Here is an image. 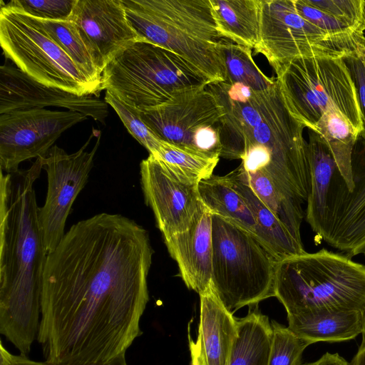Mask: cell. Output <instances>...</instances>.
I'll list each match as a JSON object with an SVG mask.
<instances>
[{"label": "cell", "instance_id": "obj_1", "mask_svg": "<svg viewBox=\"0 0 365 365\" xmlns=\"http://www.w3.org/2000/svg\"><path fill=\"white\" fill-rule=\"evenodd\" d=\"M153 254L148 231L121 215L71 227L43 275L37 339L46 361L100 364L125 354L141 334Z\"/></svg>", "mask_w": 365, "mask_h": 365}, {"label": "cell", "instance_id": "obj_2", "mask_svg": "<svg viewBox=\"0 0 365 365\" xmlns=\"http://www.w3.org/2000/svg\"><path fill=\"white\" fill-rule=\"evenodd\" d=\"M40 157L25 170L0 175V332L26 356L38 336L48 256L34 182Z\"/></svg>", "mask_w": 365, "mask_h": 365}, {"label": "cell", "instance_id": "obj_3", "mask_svg": "<svg viewBox=\"0 0 365 365\" xmlns=\"http://www.w3.org/2000/svg\"><path fill=\"white\" fill-rule=\"evenodd\" d=\"M223 109L218 127L220 157L241 159L246 170L259 169L275 185L302 203L311 191L305 127L287 110L277 81L255 91L221 90Z\"/></svg>", "mask_w": 365, "mask_h": 365}, {"label": "cell", "instance_id": "obj_4", "mask_svg": "<svg viewBox=\"0 0 365 365\" xmlns=\"http://www.w3.org/2000/svg\"><path fill=\"white\" fill-rule=\"evenodd\" d=\"M142 41L170 50L210 83L225 80L220 36L210 0H121Z\"/></svg>", "mask_w": 365, "mask_h": 365}, {"label": "cell", "instance_id": "obj_5", "mask_svg": "<svg viewBox=\"0 0 365 365\" xmlns=\"http://www.w3.org/2000/svg\"><path fill=\"white\" fill-rule=\"evenodd\" d=\"M274 297L287 315L360 309L365 302V265L322 249L277 262Z\"/></svg>", "mask_w": 365, "mask_h": 365}, {"label": "cell", "instance_id": "obj_6", "mask_svg": "<svg viewBox=\"0 0 365 365\" xmlns=\"http://www.w3.org/2000/svg\"><path fill=\"white\" fill-rule=\"evenodd\" d=\"M101 90L145 110L210 82L177 53L145 41L119 52L102 73Z\"/></svg>", "mask_w": 365, "mask_h": 365}, {"label": "cell", "instance_id": "obj_7", "mask_svg": "<svg viewBox=\"0 0 365 365\" xmlns=\"http://www.w3.org/2000/svg\"><path fill=\"white\" fill-rule=\"evenodd\" d=\"M211 284L232 313L274 297L277 260L250 232L215 215Z\"/></svg>", "mask_w": 365, "mask_h": 365}, {"label": "cell", "instance_id": "obj_8", "mask_svg": "<svg viewBox=\"0 0 365 365\" xmlns=\"http://www.w3.org/2000/svg\"><path fill=\"white\" fill-rule=\"evenodd\" d=\"M274 71L287 110L305 128L312 130L324 113L336 107L364 134L357 90L344 58H300Z\"/></svg>", "mask_w": 365, "mask_h": 365}, {"label": "cell", "instance_id": "obj_9", "mask_svg": "<svg viewBox=\"0 0 365 365\" xmlns=\"http://www.w3.org/2000/svg\"><path fill=\"white\" fill-rule=\"evenodd\" d=\"M0 44L7 58L34 80L77 95L99 96L36 19L0 7Z\"/></svg>", "mask_w": 365, "mask_h": 365}, {"label": "cell", "instance_id": "obj_10", "mask_svg": "<svg viewBox=\"0 0 365 365\" xmlns=\"http://www.w3.org/2000/svg\"><path fill=\"white\" fill-rule=\"evenodd\" d=\"M359 46L335 38L304 19L294 0H261L257 53L266 57L274 71L300 58H345Z\"/></svg>", "mask_w": 365, "mask_h": 365}, {"label": "cell", "instance_id": "obj_11", "mask_svg": "<svg viewBox=\"0 0 365 365\" xmlns=\"http://www.w3.org/2000/svg\"><path fill=\"white\" fill-rule=\"evenodd\" d=\"M140 113L160 140L220 157L218 127L224 113L207 86L183 93L162 106Z\"/></svg>", "mask_w": 365, "mask_h": 365}, {"label": "cell", "instance_id": "obj_12", "mask_svg": "<svg viewBox=\"0 0 365 365\" xmlns=\"http://www.w3.org/2000/svg\"><path fill=\"white\" fill-rule=\"evenodd\" d=\"M96 131L93 129L88 140L76 153L68 154L53 145L45 156L40 157L48 178L46 202L39 209V220L48 253L53 251L63 237L72 205L88 181L100 144V130L92 150L88 152L86 148Z\"/></svg>", "mask_w": 365, "mask_h": 365}, {"label": "cell", "instance_id": "obj_13", "mask_svg": "<svg viewBox=\"0 0 365 365\" xmlns=\"http://www.w3.org/2000/svg\"><path fill=\"white\" fill-rule=\"evenodd\" d=\"M351 173V191L339 169L333 174L319 235L350 258L365 251V145L361 149L354 148Z\"/></svg>", "mask_w": 365, "mask_h": 365}, {"label": "cell", "instance_id": "obj_14", "mask_svg": "<svg viewBox=\"0 0 365 365\" xmlns=\"http://www.w3.org/2000/svg\"><path fill=\"white\" fill-rule=\"evenodd\" d=\"M86 119L78 112L44 108L0 114L1 170L16 171L21 162L45 156L64 131Z\"/></svg>", "mask_w": 365, "mask_h": 365}, {"label": "cell", "instance_id": "obj_15", "mask_svg": "<svg viewBox=\"0 0 365 365\" xmlns=\"http://www.w3.org/2000/svg\"><path fill=\"white\" fill-rule=\"evenodd\" d=\"M140 168L145 200L163 239L187 230L202 203L198 185L180 180L152 154Z\"/></svg>", "mask_w": 365, "mask_h": 365}, {"label": "cell", "instance_id": "obj_16", "mask_svg": "<svg viewBox=\"0 0 365 365\" xmlns=\"http://www.w3.org/2000/svg\"><path fill=\"white\" fill-rule=\"evenodd\" d=\"M68 21L76 26L101 75L119 52L142 41L128 21L121 0H76Z\"/></svg>", "mask_w": 365, "mask_h": 365}, {"label": "cell", "instance_id": "obj_17", "mask_svg": "<svg viewBox=\"0 0 365 365\" xmlns=\"http://www.w3.org/2000/svg\"><path fill=\"white\" fill-rule=\"evenodd\" d=\"M46 106L65 108L101 123L108 114V103L99 97L47 86L13 66L0 67V114Z\"/></svg>", "mask_w": 365, "mask_h": 365}, {"label": "cell", "instance_id": "obj_18", "mask_svg": "<svg viewBox=\"0 0 365 365\" xmlns=\"http://www.w3.org/2000/svg\"><path fill=\"white\" fill-rule=\"evenodd\" d=\"M212 214L201 203L185 231L164 238L187 287L199 294L211 286Z\"/></svg>", "mask_w": 365, "mask_h": 365}, {"label": "cell", "instance_id": "obj_19", "mask_svg": "<svg viewBox=\"0 0 365 365\" xmlns=\"http://www.w3.org/2000/svg\"><path fill=\"white\" fill-rule=\"evenodd\" d=\"M200 322L196 339L188 332L190 365H230L238 336L237 318L211 286L199 294Z\"/></svg>", "mask_w": 365, "mask_h": 365}, {"label": "cell", "instance_id": "obj_20", "mask_svg": "<svg viewBox=\"0 0 365 365\" xmlns=\"http://www.w3.org/2000/svg\"><path fill=\"white\" fill-rule=\"evenodd\" d=\"M225 176L250 207L257 225L259 242L277 261L305 252L303 245L291 236L252 190L241 164Z\"/></svg>", "mask_w": 365, "mask_h": 365}, {"label": "cell", "instance_id": "obj_21", "mask_svg": "<svg viewBox=\"0 0 365 365\" xmlns=\"http://www.w3.org/2000/svg\"><path fill=\"white\" fill-rule=\"evenodd\" d=\"M288 328L309 345L354 339L362 332L360 309L324 310L287 315Z\"/></svg>", "mask_w": 365, "mask_h": 365}, {"label": "cell", "instance_id": "obj_22", "mask_svg": "<svg viewBox=\"0 0 365 365\" xmlns=\"http://www.w3.org/2000/svg\"><path fill=\"white\" fill-rule=\"evenodd\" d=\"M221 38L255 49L260 29L261 0H210Z\"/></svg>", "mask_w": 365, "mask_h": 365}, {"label": "cell", "instance_id": "obj_23", "mask_svg": "<svg viewBox=\"0 0 365 365\" xmlns=\"http://www.w3.org/2000/svg\"><path fill=\"white\" fill-rule=\"evenodd\" d=\"M308 155L310 167L311 191L307 200L306 220L319 236L325 210L327 190L334 172L338 169L334 156L323 138L309 130Z\"/></svg>", "mask_w": 365, "mask_h": 365}, {"label": "cell", "instance_id": "obj_24", "mask_svg": "<svg viewBox=\"0 0 365 365\" xmlns=\"http://www.w3.org/2000/svg\"><path fill=\"white\" fill-rule=\"evenodd\" d=\"M197 188L202 203L212 215L238 225L259 241L257 225L250 207L225 176L212 175L201 180Z\"/></svg>", "mask_w": 365, "mask_h": 365}, {"label": "cell", "instance_id": "obj_25", "mask_svg": "<svg viewBox=\"0 0 365 365\" xmlns=\"http://www.w3.org/2000/svg\"><path fill=\"white\" fill-rule=\"evenodd\" d=\"M312 130L318 133L328 145L340 173L351 191L354 185L351 173V157L356 141L361 136L360 133L336 107L329 108Z\"/></svg>", "mask_w": 365, "mask_h": 365}, {"label": "cell", "instance_id": "obj_26", "mask_svg": "<svg viewBox=\"0 0 365 365\" xmlns=\"http://www.w3.org/2000/svg\"><path fill=\"white\" fill-rule=\"evenodd\" d=\"M237 320L238 336L230 365H268L272 338L268 317L253 309Z\"/></svg>", "mask_w": 365, "mask_h": 365}, {"label": "cell", "instance_id": "obj_27", "mask_svg": "<svg viewBox=\"0 0 365 365\" xmlns=\"http://www.w3.org/2000/svg\"><path fill=\"white\" fill-rule=\"evenodd\" d=\"M245 170L248 183L256 195L275 215L291 236L299 244L302 245L300 227L304 217L302 206L303 203L279 188L262 170Z\"/></svg>", "mask_w": 365, "mask_h": 365}, {"label": "cell", "instance_id": "obj_28", "mask_svg": "<svg viewBox=\"0 0 365 365\" xmlns=\"http://www.w3.org/2000/svg\"><path fill=\"white\" fill-rule=\"evenodd\" d=\"M218 49L225 67L224 82L241 83L255 91L268 89L276 83V78L267 76L257 66L252 48L221 38Z\"/></svg>", "mask_w": 365, "mask_h": 365}, {"label": "cell", "instance_id": "obj_29", "mask_svg": "<svg viewBox=\"0 0 365 365\" xmlns=\"http://www.w3.org/2000/svg\"><path fill=\"white\" fill-rule=\"evenodd\" d=\"M180 180L198 185L211 177L219 162V156H211L161 140L153 155Z\"/></svg>", "mask_w": 365, "mask_h": 365}, {"label": "cell", "instance_id": "obj_30", "mask_svg": "<svg viewBox=\"0 0 365 365\" xmlns=\"http://www.w3.org/2000/svg\"><path fill=\"white\" fill-rule=\"evenodd\" d=\"M36 19V18H35ZM43 29L71 58L80 71L101 92L102 76L93 63L76 26L70 21L36 19Z\"/></svg>", "mask_w": 365, "mask_h": 365}, {"label": "cell", "instance_id": "obj_31", "mask_svg": "<svg viewBox=\"0 0 365 365\" xmlns=\"http://www.w3.org/2000/svg\"><path fill=\"white\" fill-rule=\"evenodd\" d=\"M297 11L307 21L328 34L357 46L365 45L364 33L358 31L329 14L312 5L309 0H294Z\"/></svg>", "mask_w": 365, "mask_h": 365}, {"label": "cell", "instance_id": "obj_32", "mask_svg": "<svg viewBox=\"0 0 365 365\" xmlns=\"http://www.w3.org/2000/svg\"><path fill=\"white\" fill-rule=\"evenodd\" d=\"M272 338L268 365H302V354L309 344L287 327L271 321Z\"/></svg>", "mask_w": 365, "mask_h": 365}, {"label": "cell", "instance_id": "obj_33", "mask_svg": "<svg viewBox=\"0 0 365 365\" xmlns=\"http://www.w3.org/2000/svg\"><path fill=\"white\" fill-rule=\"evenodd\" d=\"M104 101L116 112L131 135L154 155L158 150L161 140L143 120L140 110L116 98L108 91Z\"/></svg>", "mask_w": 365, "mask_h": 365}, {"label": "cell", "instance_id": "obj_34", "mask_svg": "<svg viewBox=\"0 0 365 365\" xmlns=\"http://www.w3.org/2000/svg\"><path fill=\"white\" fill-rule=\"evenodd\" d=\"M76 0H1L0 7L48 21H68Z\"/></svg>", "mask_w": 365, "mask_h": 365}, {"label": "cell", "instance_id": "obj_35", "mask_svg": "<svg viewBox=\"0 0 365 365\" xmlns=\"http://www.w3.org/2000/svg\"><path fill=\"white\" fill-rule=\"evenodd\" d=\"M318 9L343 21L352 29L365 31V0H309Z\"/></svg>", "mask_w": 365, "mask_h": 365}, {"label": "cell", "instance_id": "obj_36", "mask_svg": "<svg viewBox=\"0 0 365 365\" xmlns=\"http://www.w3.org/2000/svg\"><path fill=\"white\" fill-rule=\"evenodd\" d=\"M12 365H71V364H58L45 361H36L29 359L26 356H12ZM85 365H127L125 360V354H120L111 360L100 364H91Z\"/></svg>", "mask_w": 365, "mask_h": 365}, {"label": "cell", "instance_id": "obj_37", "mask_svg": "<svg viewBox=\"0 0 365 365\" xmlns=\"http://www.w3.org/2000/svg\"><path fill=\"white\" fill-rule=\"evenodd\" d=\"M306 365H351V363L337 353L327 352L317 361Z\"/></svg>", "mask_w": 365, "mask_h": 365}, {"label": "cell", "instance_id": "obj_38", "mask_svg": "<svg viewBox=\"0 0 365 365\" xmlns=\"http://www.w3.org/2000/svg\"><path fill=\"white\" fill-rule=\"evenodd\" d=\"M350 363L351 365H365V341L363 339L356 354Z\"/></svg>", "mask_w": 365, "mask_h": 365}, {"label": "cell", "instance_id": "obj_39", "mask_svg": "<svg viewBox=\"0 0 365 365\" xmlns=\"http://www.w3.org/2000/svg\"><path fill=\"white\" fill-rule=\"evenodd\" d=\"M0 365H12L13 354H10L1 343L0 345Z\"/></svg>", "mask_w": 365, "mask_h": 365}, {"label": "cell", "instance_id": "obj_40", "mask_svg": "<svg viewBox=\"0 0 365 365\" xmlns=\"http://www.w3.org/2000/svg\"><path fill=\"white\" fill-rule=\"evenodd\" d=\"M361 315H362V336L363 340L365 341V302L361 309Z\"/></svg>", "mask_w": 365, "mask_h": 365}, {"label": "cell", "instance_id": "obj_41", "mask_svg": "<svg viewBox=\"0 0 365 365\" xmlns=\"http://www.w3.org/2000/svg\"><path fill=\"white\" fill-rule=\"evenodd\" d=\"M364 256H365V251L364 252Z\"/></svg>", "mask_w": 365, "mask_h": 365}]
</instances>
